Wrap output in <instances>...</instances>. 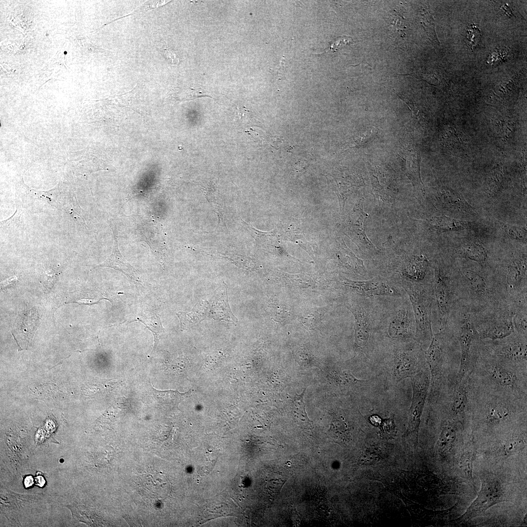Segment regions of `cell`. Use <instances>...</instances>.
Returning <instances> with one entry per match:
<instances>
[{"label":"cell","mask_w":527,"mask_h":527,"mask_svg":"<svg viewBox=\"0 0 527 527\" xmlns=\"http://www.w3.org/2000/svg\"><path fill=\"white\" fill-rule=\"evenodd\" d=\"M471 426L477 436L490 438L527 424V399L481 388L468 379Z\"/></svg>","instance_id":"cell-1"},{"label":"cell","mask_w":527,"mask_h":527,"mask_svg":"<svg viewBox=\"0 0 527 527\" xmlns=\"http://www.w3.org/2000/svg\"><path fill=\"white\" fill-rule=\"evenodd\" d=\"M469 381L489 391L527 399V367L502 362L482 349L474 341Z\"/></svg>","instance_id":"cell-2"},{"label":"cell","mask_w":527,"mask_h":527,"mask_svg":"<svg viewBox=\"0 0 527 527\" xmlns=\"http://www.w3.org/2000/svg\"><path fill=\"white\" fill-rule=\"evenodd\" d=\"M425 359L431 375L429 397L433 401L446 385L458 378L460 351L456 336L445 329L433 335Z\"/></svg>","instance_id":"cell-3"},{"label":"cell","mask_w":527,"mask_h":527,"mask_svg":"<svg viewBox=\"0 0 527 527\" xmlns=\"http://www.w3.org/2000/svg\"><path fill=\"white\" fill-rule=\"evenodd\" d=\"M440 403V411L444 419L459 422L466 427L471 426V403L467 374L446 385L441 391L436 402Z\"/></svg>","instance_id":"cell-4"},{"label":"cell","mask_w":527,"mask_h":527,"mask_svg":"<svg viewBox=\"0 0 527 527\" xmlns=\"http://www.w3.org/2000/svg\"><path fill=\"white\" fill-rule=\"evenodd\" d=\"M514 311L513 306L508 304L475 313L472 321L476 340L500 339L513 333Z\"/></svg>","instance_id":"cell-5"},{"label":"cell","mask_w":527,"mask_h":527,"mask_svg":"<svg viewBox=\"0 0 527 527\" xmlns=\"http://www.w3.org/2000/svg\"><path fill=\"white\" fill-rule=\"evenodd\" d=\"M477 344L499 360L513 365L527 367V337L515 332L497 340H476Z\"/></svg>","instance_id":"cell-6"},{"label":"cell","mask_w":527,"mask_h":527,"mask_svg":"<svg viewBox=\"0 0 527 527\" xmlns=\"http://www.w3.org/2000/svg\"><path fill=\"white\" fill-rule=\"evenodd\" d=\"M406 291L413 309L416 339L421 344H430L433 337L431 294L421 285L408 288Z\"/></svg>","instance_id":"cell-7"},{"label":"cell","mask_w":527,"mask_h":527,"mask_svg":"<svg viewBox=\"0 0 527 527\" xmlns=\"http://www.w3.org/2000/svg\"><path fill=\"white\" fill-rule=\"evenodd\" d=\"M461 314L457 329L453 330L458 340L460 351V362L458 374V380H461L468 372L470 367L471 350L473 343L476 340L473 328L472 313L465 309Z\"/></svg>","instance_id":"cell-8"},{"label":"cell","mask_w":527,"mask_h":527,"mask_svg":"<svg viewBox=\"0 0 527 527\" xmlns=\"http://www.w3.org/2000/svg\"><path fill=\"white\" fill-rule=\"evenodd\" d=\"M434 295L439 314V319L443 326L450 317L455 304L457 302L452 281L439 267L434 273Z\"/></svg>","instance_id":"cell-9"},{"label":"cell","mask_w":527,"mask_h":527,"mask_svg":"<svg viewBox=\"0 0 527 527\" xmlns=\"http://www.w3.org/2000/svg\"><path fill=\"white\" fill-rule=\"evenodd\" d=\"M427 365H426L416 374L411 377L413 386V398L409 413L408 430L417 433L428 393L430 375Z\"/></svg>","instance_id":"cell-10"},{"label":"cell","mask_w":527,"mask_h":527,"mask_svg":"<svg viewBox=\"0 0 527 527\" xmlns=\"http://www.w3.org/2000/svg\"><path fill=\"white\" fill-rule=\"evenodd\" d=\"M481 489L478 497L469 508L467 513L474 516L503 501V489L500 481L494 476L481 478Z\"/></svg>","instance_id":"cell-11"},{"label":"cell","mask_w":527,"mask_h":527,"mask_svg":"<svg viewBox=\"0 0 527 527\" xmlns=\"http://www.w3.org/2000/svg\"><path fill=\"white\" fill-rule=\"evenodd\" d=\"M39 323V313L35 308L26 309L19 314L12 334L20 350L29 347Z\"/></svg>","instance_id":"cell-12"},{"label":"cell","mask_w":527,"mask_h":527,"mask_svg":"<svg viewBox=\"0 0 527 527\" xmlns=\"http://www.w3.org/2000/svg\"><path fill=\"white\" fill-rule=\"evenodd\" d=\"M421 349L417 352H403L396 358L395 374L398 379L415 375L425 366Z\"/></svg>","instance_id":"cell-13"},{"label":"cell","mask_w":527,"mask_h":527,"mask_svg":"<svg viewBox=\"0 0 527 527\" xmlns=\"http://www.w3.org/2000/svg\"><path fill=\"white\" fill-rule=\"evenodd\" d=\"M346 284L357 292L369 296H397L398 290L390 284L376 279L365 281L347 280Z\"/></svg>","instance_id":"cell-14"},{"label":"cell","mask_w":527,"mask_h":527,"mask_svg":"<svg viewBox=\"0 0 527 527\" xmlns=\"http://www.w3.org/2000/svg\"><path fill=\"white\" fill-rule=\"evenodd\" d=\"M438 198L444 207L451 210L464 214L476 213L474 208L463 196L451 189H441L438 193Z\"/></svg>","instance_id":"cell-15"},{"label":"cell","mask_w":527,"mask_h":527,"mask_svg":"<svg viewBox=\"0 0 527 527\" xmlns=\"http://www.w3.org/2000/svg\"><path fill=\"white\" fill-rule=\"evenodd\" d=\"M368 214L363 210V201H360L354 211L353 226H355L354 230L360 247L368 253H375L378 249L369 240L365 232V223Z\"/></svg>","instance_id":"cell-16"},{"label":"cell","mask_w":527,"mask_h":527,"mask_svg":"<svg viewBox=\"0 0 527 527\" xmlns=\"http://www.w3.org/2000/svg\"><path fill=\"white\" fill-rule=\"evenodd\" d=\"M408 310H400L391 321L388 334L394 338L410 337L413 335V322Z\"/></svg>","instance_id":"cell-17"},{"label":"cell","mask_w":527,"mask_h":527,"mask_svg":"<svg viewBox=\"0 0 527 527\" xmlns=\"http://www.w3.org/2000/svg\"><path fill=\"white\" fill-rule=\"evenodd\" d=\"M100 266L110 267L120 270L137 285L144 286L143 282L139 273L132 266L125 262L117 246L115 247L111 256Z\"/></svg>","instance_id":"cell-18"},{"label":"cell","mask_w":527,"mask_h":527,"mask_svg":"<svg viewBox=\"0 0 527 527\" xmlns=\"http://www.w3.org/2000/svg\"><path fill=\"white\" fill-rule=\"evenodd\" d=\"M356 320L355 344L360 348L367 344L370 332V320L367 313L362 309L354 311Z\"/></svg>","instance_id":"cell-19"},{"label":"cell","mask_w":527,"mask_h":527,"mask_svg":"<svg viewBox=\"0 0 527 527\" xmlns=\"http://www.w3.org/2000/svg\"><path fill=\"white\" fill-rule=\"evenodd\" d=\"M425 223L430 228L438 232L463 230L469 226L466 222L450 218L446 216H433L426 220Z\"/></svg>","instance_id":"cell-20"},{"label":"cell","mask_w":527,"mask_h":527,"mask_svg":"<svg viewBox=\"0 0 527 527\" xmlns=\"http://www.w3.org/2000/svg\"><path fill=\"white\" fill-rule=\"evenodd\" d=\"M305 389L300 395H296L290 397L289 399V408L294 419L302 426L307 429H312L313 422L311 421L306 413L304 401Z\"/></svg>","instance_id":"cell-21"},{"label":"cell","mask_w":527,"mask_h":527,"mask_svg":"<svg viewBox=\"0 0 527 527\" xmlns=\"http://www.w3.org/2000/svg\"><path fill=\"white\" fill-rule=\"evenodd\" d=\"M459 255L477 262L481 265L486 264L488 259L486 249L478 242H470L464 244L458 251Z\"/></svg>","instance_id":"cell-22"},{"label":"cell","mask_w":527,"mask_h":527,"mask_svg":"<svg viewBox=\"0 0 527 527\" xmlns=\"http://www.w3.org/2000/svg\"><path fill=\"white\" fill-rule=\"evenodd\" d=\"M152 392L155 400L166 408L177 407L179 403L186 397L188 393H181L174 390H158L152 387Z\"/></svg>","instance_id":"cell-23"},{"label":"cell","mask_w":527,"mask_h":527,"mask_svg":"<svg viewBox=\"0 0 527 527\" xmlns=\"http://www.w3.org/2000/svg\"><path fill=\"white\" fill-rule=\"evenodd\" d=\"M428 266L427 259L423 255L417 256L410 261L406 270L409 278L420 280L425 276Z\"/></svg>","instance_id":"cell-24"},{"label":"cell","mask_w":527,"mask_h":527,"mask_svg":"<svg viewBox=\"0 0 527 527\" xmlns=\"http://www.w3.org/2000/svg\"><path fill=\"white\" fill-rule=\"evenodd\" d=\"M504 180L502 171L500 168L493 169L489 174L485 187V191L488 197H494L501 190Z\"/></svg>","instance_id":"cell-25"},{"label":"cell","mask_w":527,"mask_h":527,"mask_svg":"<svg viewBox=\"0 0 527 527\" xmlns=\"http://www.w3.org/2000/svg\"><path fill=\"white\" fill-rule=\"evenodd\" d=\"M141 317V318H137L134 321H138L142 322L152 332L154 337V345L152 351L153 352L157 346L161 334L164 331L160 317L159 315L153 314L150 318H147V320L144 316Z\"/></svg>","instance_id":"cell-26"},{"label":"cell","mask_w":527,"mask_h":527,"mask_svg":"<svg viewBox=\"0 0 527 527\" xmlns=\"http://www.w3.org/2000/svg\"><path fill=\"white\" fill-rule=\"evenodd\" d=\"M328 434L332 440L340 444L344 443L349 439L348 426L343 421L336 420L332 422Z\"/></svg>","instance_id":"cell-27"},{"label":"cell","mask_w":527,"mask_h":527,"mask_svg":"<svg viewBox=\"0 0 527 527\" xmlns=\"http://www.w3.org/2000/svg\"><path fill=\"white\" fill-rule=\"evenodd\" d=\"M527 305L516 307L512 317L514 332L527 337Z\"/></svg>","instance_id":"cell-28"},{"label":"cell","mask_w":527,"mask_h":527,"mask_svg":"<svg viewBox=\"0 0 527 527\" xmlns=\"http://www.w3.org/2000/svg\"><path fill=\"white\" fill-rule=\"evenodd\" d=\"M497 223L501 229L509 238L518 241H527L526 227L513 225L499 221Z\"/></svg>","instance_id":"cell-29"},{"label":"cell","mask_w":527,"mask_h":527,"mask_svg":"<svg viewBox=\"0 0 527 527\" xmlns=\"http://www.w3.org/2000/svg\"><path fill=\"white\" fill-rule=\"evenodd\" d=\"M203 97L212 98L203 89L198 87L183 88L179 89L175 93V97L179 101H188Z\"/></svg>","instance_id":"cell-30"},{"label":"cell","mask_w":527,"mask_h":527,"mask_svg":"<svg viewBox=\"0 0 527 527\" xmlns=\"http://www.w3.org/2000/svg\"><path fill=\"white\" fill-rule=\"evenodd\" d=\"M331 377L337 384L345 386L351 385L364 381L356 378L349 370H345L333 372Z\"/></svg>","instance_id":"cell-31"},{"label":"cell","mask_w":527,"mask_h":527,"mask_svg":"<svg viewBox=\"0 0 527 527\" xmlns=\"http://www.w3.org/2000/svg\"><path fill=\"white\" fill-rule=\"evenodd\" d=\"M60 274V271L54 266L49 267L43 272L42 284L46 290L49 291L52 288Z\"/></svg>","instance_id":"cell-32"},{"label":"cell","mask_w":527,"mask_h":527,"mask_svg":"<svg viewBox=\"0 0 527 527\" xmlns=\"http://www.w3.org/2000/svg\"><path fill=\"white\" fill-rule=\"evenodd\" d=\"M480 37V31L475 24H471L467 30L466 42L468 46L472 50L477 43Z\"/></svg>","instance_id":"cell-33"},{"label":"cell","mask_w":527,"mask_h":527,"mask_svg":"<svg viewBox=\"0 0 527 527\" xmlns=\"http://www.w3.org/2000/svg\"><path fill=\"white\" fill-rule=\"evenodd\" d=\"M353 43L354 42L350 37L346 36L339 37L330 44V49L332 51H337L341 48Z\"/></svg>","instance_id":"cell-34"},{"label":"cell","mask_w":527,"mask_h":527,"mask_svg":"<svg viewBox=\"0 0 527 527\" xmlns=\"http://www.w3.org/2000/svg\"><path fill=\"white\" fill-rule=\"evenodd\" d=\"M472 461L470 456L463 457L460 463V468L463 475L467 478H471L472 476Z\"/></svg>","instance_id":"cell-35"},{"label":"cell","mask_w":527,"mask_h":527,"mask_svg":"<svg viewBox=\"0 0 527 527\" xmlns=\"http://www.w3.org/2000/svg\"><path fill=\"white\" fill-rule=\"evenodd\" d=\"M425 15L426 17H423L424 18H425V19L424 20H423L422 21L424 26L425 27H426L425 29L426 30V32L428 33L429 36L431 37L433 40H435L436 41H438V40L437 38L436 32L435 31L433 19L431 17L429 20V22H428L429 18L430 15H429L428 13L426 14Z\"/></svg>","instance_id":"cell-36"},{"label":"cell","mask_w":527,"mask_h":527,"mask_svg":"<svg viewBox=\"0 0 527 527\" xmlns=\"http://www.w3.org/2000/svg\"><path fill=\"white\" fill-rule=\"evenodd\" d=\"M381 429L385 436H391L394 433L395 430L393 420L392 419L385 420L381 425Z\"/></svg>","instance_id":"cell-37"},{"label":"cell","mask_w":527,"mask_h":527,"mask_svg":"<svg viewBox=\"0 0 527 527\" xmlns=\"http://www.w3.org/2000/svg\"><path fill=\"white\" fill-rule=\"evenodd\" d=\"M163 53L165 58L171 63H176L178 62V58L177 57L176 54L170 50L164 49L163 50Z\"/></svg>","instance_id":"cell-38"},{"label":"cell","mask_w":527,"mask_h":527,"mask_svg":"<svg viewBox=\"0 0 527 527\" xmlns=\"http://www.w3.org/2000/svg\"><path fill=\"white\" fill-rule=\"evenodd\" d=\"M18 282V278L16 276L10 277L1 283V288L4 289L10 287L17 284Z\"/></svg>","instance_id":"cell-39"},{"label":"cell","mask_w":527,"mask_h":527,"mask_svg":"<svg viewBox=\"0 0 527 527\" xmlns=\"http://www.w3.org/2000/svg\"><path fill=\"white\" fill-rule=\"evenodd\" d=\"M371 423L375 426H378L381 423L380 418L377 415H373L369 419Z\"/></svg>","instance_id":"cell-40"},{"label":"cell","mask_w":527,"mask_h":527,"mask_svg":"<svg viewBox=\"0 0 527 527\" xmlns=\"http://www.w3.org/2000/svg\"><path fill=\"white\" fill-rule=\"evenodd\" d=\"M34 484V479L31 476H28L24 480V484L26 487H28Z\"/></svg>","instance_id":"cell-41"},{"label":"cell","mask_w":527,"mask_h":527,"mask_svg":"<svg viewBox=\"0 0 527 527\" xmlns=\"http://www.w3.org/2000/svg\"><path fill=\"white\" fill-rule=\"evenodd\" d=\"M36 482H37V484H38V485L40 486H43L45 483L44 479L41 476H39L36 477Z\"/></svg>","instance_id":"cell-42"}]
</instances>
